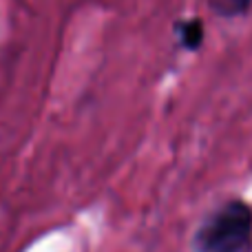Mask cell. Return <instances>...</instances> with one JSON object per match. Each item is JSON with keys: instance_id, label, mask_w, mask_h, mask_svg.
Masks as SVG:
<instances>
[{"instance_id": "6da1fadb", "label": "cell", "mask_w": 252, "mask_h": 252, "mask_svg": "<svg viewBox=\"0 0 252 252\" xmlns=\"http://www.w3.org/2000/svg\"><path fill=\"white\" fill-rule=\"evenodd\" d=\"M197 252H248L252 246V210L244 201H228L199 226L192 241Z\"/></svg>"}, {"instance_id": "7a4b0ae2", "label": "cell", "mask_w": 252, "mask_h": 252, "mask_svg": "<svg viewBox=\"0 0 252 252\" xmlns=\"http://www.w3.org/2000/svg\"><path fill=\"white\" fill-rule=\"evenodd\" d=\"M179 38L186 49H197L204 40V25L199 20H188L179 25Z\"/></svg>"}, {"instance_id": "3957f363", "label": "cell", "mask_w": 252, "mask_h": 252, "mask_svg": "<svg viewBox=\"0 0 252 252\" xmlns=\"http://www.w3.org/2000/svg\"><path fill=\"white\" fill-rule=\"evenodd\" d=\"M252 0H215V9L223 16H239V13L248 11Z\"/></svg>"}]
</instances>
